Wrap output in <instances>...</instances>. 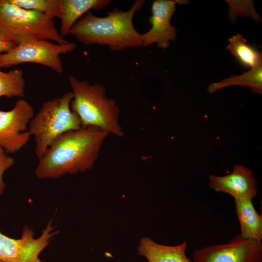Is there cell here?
Here are the masks:
<instances>
[{"instance_id":"obj_9","label":"cell","mask_w":262,"mask_h":262,"mask_svg":"<svg viewBox=\"0 0 262 262\" xmlns=\"http://www.w3.org/2000/svg\"><path fill=\"white\" fill-rule=\"evenodd\" d=\"M193 258L194 262H262V242L239 234L227 244L196 250Z\"/></svg>"},{"instance_id":"obj_4","label":"cell","mask_w":262,"mask_h":262,"mask_svg":"<svg viewBox=\"0 0 262 262\" xmlns=\"http://www.w3.org/2000/svg\"><path fill=\"white\" fill-rule=\"evenodd\" d=\"M72 92L45 102L29 124L35 141V151L40 159L50 145L62 134L82 128L78 115L70 107Z\"/></svg>"},{"instance_id":"obj_5","label":"cell","mask_w":262,"mask_h":262,"mask_svg":"<svg viewBox=\"0 0 262 262\" xmlns=\"http://www.w3.org/2000/svg\"><path fill=\"white\" fill-rule=\"evenodd\" d=\"M0 33L17 44L29 38L68 42L60 34L54 18L43 13L20 8L9 0H0Z\"/></svg>"},{"instance_id":"obj_2","label":"cell","mask_w":262,"mask_h":262,"mask_svg":"<svg viewBox=\"0 0 262 262\" xmlns=\"http://www.w3.org/2000/svg\"><path fill=\"white\" fill-rule=\"evenodd\" d=\"M144 2L143 0H136L129 10L115 8L104 17L89 12L76 22L68 35L87 46H106L115 51L142 47V33L135 29L133 18Z\"/></svg>"},{"instance_id":"obj_16","label":"cell","mask_w":262,"mask_h":262,"mask_svg":"<svg viewBox=\"0 0 262 262\" xmlns=\"http://www.w3.org/2000/svg\"><path fill=\"white\" fill-rule=\"evenodd\" d=\"M227 49L244 66L255 67L262 64V53L247 43L240 34L229 39Z\"/></svg>"},{"instance_id":"obj_12","label":"cell","mask_w":262,"mask_h":262,"mask_svg":"<svg viewBox=\"0 0 262 262\" xmlns=\"http://www.w3.org/2000/svg\"><path fill=\"white\" fill-rule=\"evenodd\" d=\"M186 241L175 246L161 245L149 237L141 239L137 247L140 255L145 257L148 262H192L186 254Z\"/></svg>"},{"instance_id":"obj_7","label":"cell","mask_w":262,"mask_h":262,"mask_svg":"<svg viewBox=\"0 0 262 262\" xmlns=\"http://www.w3.org/2000/svg\"><path fill=\"white\" fill-rule=\"evenodd\" d=\"M53 220H49L41 235L34 237V232L25 226L19 239H14L0 231V261L2 262H43L39 256L58 233L54 230Z\"/></svg>"},{"instance_id":"obj_3","label":"cell","mask_w":262,"mask_h":262,"mask_svg":"<svg viewBox=\"0 0 262 262\" xmlns=\"http://www.w3.org/2000/svg\"><path fill=\"white\" fill-rule=\"evenodd\" d=\"M68 81L73 95L70 107L82 127H95L117 137L124 136L119 123V107L115 100L106 96L102 85L80 81L73 75L69 76Z\"/></svg>"},{"instance_id":"obj_14","label":"cell","mask_w":262,"mask_h":262,"mask_svg":"<svg viewBox=\"0 0 262 262\" xmlns=\"http://www.w3.org/2000/svg\"><path fill=\"white\" fill-rule=\"evenodd\" d=\"M236 213L241 236L245 239L262 241V216L256 211L251 199L235 198Z\"/></svg>"},{"instance_id":"obj_21","label":"cell","mask_w":262,"mask_h":262,"mask_svg":"<svg viewBox=\"0 0 262 262\" xmlns=\"http://www.w3.org/2000/svg\"><path fill=\"white\" fill-rule=\"evenodd\" d=\"M0 262H2L0 261Z\"/></svg>"},{"instance_id":"obj_13","label":"cell","mask_w":262,"mask_h":262,"mask_svg":"<svg viewBox=\"0 0 262 262\" xmlns=\"http://www.w3.org/2000/svg\"><path fill=\"white\" fill-rule=\"evenodd\" d=\"M112 2L111 0H61L60 35L65 38L84 15L91 10L102 9Z\"/></svg>"},{"instance_id":"obj_19","label":"cell","mask_w":262,"mask_h":262,"mask_svg":"<svg viewBox=\"0 0 262 262\" xmlns=\"http://www.w3.org/2000/svg\"><path fill=\"white\" fill-rule=\"evenodd\" d=\"M14 163V159L9 156L0 146V195L3 194L6 188V184L3 179L4 173L7 169L12 167Z\"/></svg>"},{"instance_id":"obj_11","label":"cell","mask_w":262,"mask_h":262,"mask_svg":"<svg viewBox=\"0 0 262 262\" xmlns=\"http://www.w3.org/2000/svg\"><path fill=\"white\" fill-rule=\"evenodd\" d=\"M209 187L227 193L234 199L252 200L257 194V182L252 171L242 164L234 165L232 172L224 176H209Z\"/></svg>"},{"instance_id":"obj_10","label":"cell","mask_w":262,"mask_h":262,"mask_svg":"<svg viewBox=\"0 0 262 262\" xmlns=\"http://www.w3.org/2000/svg\"><path fill=\"white\" fill-rule=\"evenodd\" d=\"M189 1L183 0H155L151 6V15L148 22L150 29L142 34L143 47H146L153 43L164 49L170 45V41L177 37V29L170 23L177 4H186Z\"/></svg>"},{"instance_id":"obj_15","label":"cell","mask_w":262,"mask_h":262,"mask_svg":"<svg viewBox=\"0 0 262 262\" xmlns=\"http://www.w3.org/2000/svg\"><path fill=\"white\" fill-rule=\"evenodd\" d=\"M232 85L248 86L254 92L259 94L262 93V64L251 68L241 75H232L220 82L211 83L208 91L212 93L217 90Z\"/></svg>"},{"instance_id":"obj_20","label":"cell","mask_w":262,"mask_h":262,"mask_svg":"<svg viewBox=\"0 0 262 262\" xmlns=\"http://www.w3.org/2000/svg\"><path fill=\"white\" fill-rule=\"evenodd\" d=\"M16 45V43L0 33V54L8 52Z\"/></svg>"},{"instance_id":"obj_17","label":"cell","mask_w":262,"mask_h":262,"mask_svg":"<svg viewBox=\"0 0 262 262\" xmlns=\"http://www.w3.org/2000/svg\"><path fill=\"white\" fill-rule=\"evenodd\" d=\"M25 87L22 70L15 69L4 72L0 68V97H23Z\"/></svg>"},{"instance_id":"obj_1","label":"cell","mask_w":262,"mask_h":262,"mask_svg":"<svg viewBox=\"0 0 262 262\" xmlns=\"http://www.w3.org/2000/svg\"><path fill=\"white\" fill-rule=\"evenodd\" d=\"M108 134L95 127H82L62 134L39 159L35 176L40 179H58L91 169Z\"/></svg>"},{"instance_id":"obj_18","label":"cell","mask_w":262,"mask_h":262,"mask_svg":"<svg viewBox=\"0 0 262 262\" xmlns=\"http://www.w3.org/2000/svg\"><path fill=\"white\" fill-rule=\"evenodd\" d=\"M12 4L25 9L46 14L52 18L61 16V0H9Z\"/></svg>"},{"instance_id":"obj_8","label":"cell","mask_w":262,"mask_h":262,"mask_svg":"<svg viewBox=\"0 0 262 262\" xmlns=\"http://www.w3.org/2000/svg\"><path fill=\"white\" fill-rule=\"evenodd\" d=\"M34 115L33 108L23 99L9 111L0 110V146L7 153H16L28 143L31 135L27 126Z\"/></svg>"},{"instance_id":"obj_6","label":"cell","mask_w":262,"mask_h":262,"mask_svg":"<svg viewBox=\"0 0 262 262\" xmlns=\"http://www.w3.org/2000/svg\"><path fill=\"white\" fill-rule=\"evenodd\" d=\"M76 47L74 42L60 44L44 39H23L10 50L0 54V68L33 63L60 74L64 70L60 55L73 51Z\"/></svg>"}]
</instances>
